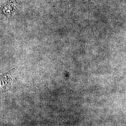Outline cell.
Wrapping results in <instances>:
<instances>
[{
	"label": "cell",
	"mask_w": 126,
	"mask_h": 126,
	"mask_svg": "<svg viewBox=\"0 0 126 126\" xmlns=\"http://www.w3.org/2000/svg\"><path fill=\"white\" fill-rule=\"evenodd\" d=\"M13 70L11 69L0 75V94L9 91L15 92L18 89L27 87L13 74Z\"/></svg>",
	"instance_id": "6da1fadb"
}]
</instances>
